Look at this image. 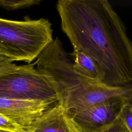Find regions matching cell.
Wrapping results in <instances>:
<instances>
[{"label": "cell", "mask_w": 132, "mask_h": 132, "mask_svg": "<svg viewBox=\"0 0 132 132\" xmlns=\"http://www.w3.org/2000/svg\"><path fill=\"white\" fill-rule=\"evenodd\" d=\"M99 132H130L123 120L119 117L110 125Z\"/></svg>", "instance_id": "cell-13"}, {"label": "cell", "mask_w": 132, "mask_h": 132, "mask_svg": "<svg viewBox=\"0 0 132 132\" xmlns=\"http://www.w3.org/2000/svg\"><path fill=\"white\" fill-rule=\"evenodd\" d=\"M40 2L39 0H0V7L7 10H15L28 8Z\"/></svg>", "instance_id": "cell-9"}, {"label": "cell", "mask_w": 132, "mask_h": 132, "mask_svg": "<svg viewBox=\"0 0 132 132\" xmlns=\"http://www.w3.org/2000/svg\"><path fill=\"white\" fill-rule=\"evenodd\" d=\"M0 97L57 103L56 93L47 78L36 69L34 63L16 72L0 75Z\"/></svg>", "instance_id": "cell-4"}, {"label": "cell", "mask_w": 132, "mask_h": 132, "mask_svg": "<svg viewBox=\"0 0 132 132\" xmlns=\"http://www.w3.org/2000/svg\"><path fill=\"white\" fill-rule=\"evenodd\" d=\"M120 117L130 132H132V104H126L121 112Z\"/></svg>", "instance_id": "cell-12"}, {"label": "cell", "mask_w": 132, "mask_h": 132, "mask_svg": "<svg viewBox=\"0 0 132 132\" xmlns=\"http://www.w3.org/2000/svg\"><path fill=\"white\" fill-rule=\"evenodd\" d=\"M56 8L61 29L73 49L98 64L104 73V85L132 84V41L108 1L59 0Z\"/></svg>", "instance_id": "cell-1"}, {"label": "cell", "mask_w": 132, "mask_h": 132, "mask_svg": "<svg viewBox=\"0 0 132 132\" xmlns=\"http://www.w3.org/2000/svg\"><path fill=\"white\" fill-rule=\"evenodd\" d=\"M53 40L52 24L47 19L15 21L0 18V55L12 62L30 64Z\"/></svg>", "instance_id": "cell-3"}, {"label": "cell", "mask_w": 132, "mask_h": 132, "mask_svg": "<svg viewBox=\"0 0 132 132\" xmlns=\"http://www.w3.org/2000/svg\"><path fill=\"white\" fill-rule=\"evenodd\" d=\"M0 131L6 132H27L20 125L0 115Z\"/></svg>", "instance_id": "cell-11"}, {"label": "cell", "mask_w": 132, "mask_h": 132, "mask_svg": "<svg viewBox=\"0 0 132 132\" xmlns=\"http://www.w3.org/2000/svg\"><path fill=\"white\" fill-rule=\"evenodd\" d=\"M27 132H80L58 103L45 110Z\"/></svg>", "instance_id": "cell-7"}, {"label": "cell", "mask_w": 132, "mask_h": 132, "mask_svg": "<svg viewBox=\"0 0 132 132\" xmlns=\"http://www.w3.org/2000/svg\"><path fill=\"white\" fill-rule=\"evenodd\" d=\"M74 61L73 68L78 75L103 84L104 75L98 64L89 56L82 52L73 49L71 54Z\"/></svg>", "instance_id": "cell-8"}, {"label": "cell", "mask_w": 132, "mask_h": 132, "mask_svg": "<svg viewBox=\"0 0 132 132\" xmlns=\"http://www.w3.org/2000/svg\"><path fill=\"white\" fill-rule=\"evenodd\" d=\"M127 104H132V100L117 96L80 111L67 114L80 132H99L113 123L119 117L123 107Z\"/></svg>", "instance_id": "cell-5"}, {"label": "cell", "mask_w": 132, "mask_h": 132, "mask_svg": "<svg viewBox=\"0 0 132 132\" xmlns=\"http://www.w3.org/2000/svg\"><path fill=\"white\" fill-rule=\"evenodd\" d=\"M0 132H6V131H0Z\"/></svg>", "instance_id": "cell-14"}, {"label": "cell", "mask_w": 132, "mask_h": 132, "mask_svg": "<svg viewBox=\"0 0 132 132\" xmlns=\"http://www.w3.org/2000/svg\"><path fill=\"white\" fill-rule=\"evenodd\" d=\"M24 66L25 65H16L9 59L0 55V75L18 71Z\"/></svg>", "instance_id": "cell-10"}, {"label": "cell", "mask_w": 132, "mask_h": 132, "mask_svg": "<svg viewBox=\"0 0 132 132\" xmlns=\"http://www.w3.org/2000/svg\"><path fill=\"white\" fill-rule=\"evenodd\" d=\"M51 104L43 101L0 97V115L20 125L26 131Z\"/></svg>", "instance_id": "cell-6"}, {"label": "cell", "mask_w": 132, "mask_h": 132, "mask_svg": "<svg viewBox=\"0 0 132 132\" xmlns=\"http://www.w3.org/2000/svg\"><path fill=\"white\" fill-rule=\"evenodd\" d=\"M34 64L52 85L57 94V103L67 114L80 111L114 97L132 100V84L110 87L76 73L72 60L58 37L40 53Z\"/></svg>", "instance_id": "cell-2"}]
</instances>
